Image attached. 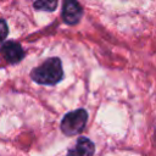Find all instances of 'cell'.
I'll return each mask as SVG.
<instances>
[{"mask_svg": "<svg viewBox=\"0 0 156 156\" xmlns=\"http://www.w3.org/2000/svg\"><path fill=\"white\" fill-rule=\"evenodd\" d=\"M82 15H83L82 7L77 1L68 0L63 4L62 17H63V21L67 24H76L80 20Z\"/></svg>", "mask_w": 156, "mask_h": 156, "instance_id": "cell-4", "label": "cell"}, {"mask_svg": "<svg viewBox=\"0 0 156 156\" xmlns=\"http://www.w3.org/2000/svg\"><path fill=\"white\" fill-rule=\"evenodd\" d=\"M30 77L34 82L39 84L52 85L60 82L63 77V71L61 61L57 57H50L44 63L34 68L30 73Z\"/></svg>", "mask_w": 156, "mask_h": 156, "instance_id": "cell-1", "label": "cell"}, {"mask_svg": "<svg viewBox=\"0 0 156 156\" xmlns=\"http://www.w3.org/2000/svg\"><path fill=\"white\" fill-rule=\"evenodd\" d=\"M87 119H88V113L85 110L79 108L72 111L63 117L61 122V129L66 135H76L83 130Z\"/></svg>", "mask_w": 156, "mask_h": 156, "instance_id": "cell-2", "label": "cell"}, {"mask_svg": "<svg viewBox=\"0 0 156 156\" xmlns=\"http://www.w3.org/2000/svg\"><path fill=\"white\" fill-rule=\"evenodd\" d=\"M7 37V24L4 20H0V43L4 41Z\"/></svg>", "mask_w": 156, "mask_h": 156, "instance_id": "cell-7", "label": "cell"}, {"mask_svg": "<svg viewBox=\"0 0 156 156\" xmlns=\"http://www.w3.org/2000/svg\"><path fill=\"white\" fill-rule=\"evenodd\" d=\"M57 5V1H37L34 2V7L39 10H46V11H52Z\"/></svg>", "mask_w": 156, "mask_h": 156, "instance_id": "cell-6", "label": "cell"}, {"mask_svg": "<svg viewBox=\"0 0 156 156\" xmlns=\"http://www.w3.org/2000/svg\"><path fill=\"white\" fill-rule=\"evenodd\" d=\"M0 55L11 63L18 62L22 60L24 52L18 43L15 41H6L1 48H0Z\"/></svg>", "mask_w": 156, "mask_h": 156, "instance_id": "cell-3", "label": "cell"}, {"mask_svg": "<svg viewBox=\"0 0 156 156\" xmlns=\"http://www.w3.org/2000/svg\"><path fill=\"white\" fill-rule=\"evenodd\" d=\"M94 144L87 138H79L76 145L68 151L67 156H93L94 154Z\"/></svg>", "mask_w": 156, "mask_h": 156, "instance_id": "cell-5", "label": "cell"}]
</instances>
